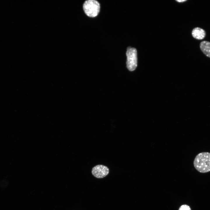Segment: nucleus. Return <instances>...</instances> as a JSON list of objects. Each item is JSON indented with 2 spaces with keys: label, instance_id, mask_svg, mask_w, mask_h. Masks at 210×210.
Here are the masks:
<instances>
[{
  "label": "nucleus",
  "instance_id": "f257e3e1",
  "mask_svg": "<svg viewBox=\"0 0 210 210\" xmlns=\"http://www.w3.org/2000/svg\"><path fill=\"white\" fill-rule=\"evenodd\" d=\"M195 168L199 172L205 173L210 171V153L203 152L198 154L193 161Z\"/></svg>",
  "mask_w": 210,
  "mask_h": 210
},
{
  "label": "nucleus",
  "instance_id": "f03ea898",
  "mask_svg": "<svg viewBox=\"0 0 210 210\" xmlns=\"http://www.w3.org/2000/svg\"><path fill=\"white\" fill-rule=\"evenodd\" d=\"M100 4L95 0H88L84 2L83 8L85 14L88 17L93 18L97 16L100 10Z\"/></svg>",
  "mask_w": 210,
  "mask_h": 210
},
{
  "label": "nucleus",
  "instance_id": "7ed1b4c3",
  "mask_svg": "<svg viewBox=\"0 0 210 210\" xmlns=\"http://www.w3.org/2000/svg\"><path fill=\"white\" fill-rule=\"evenodd\" d=\"M126 55L127 57V68L130 71H134L137 66V50L134 48L128 47L127 48Z\"/></svg>",
  "mask_w": 210,
  "mask_h": 210
},
{
  "label": "nucleus",
  "instance_id": "20e7f679",
  "mask_svg": "<svg viewBox=\"0 0 210 210\" xmlns=\"http://www.w3.org/2000/svg\"><path fill=\"white\" fill-rule=\"evenodd\" d=\"M109 170L106 166L103 165H98L92 169V173L95 177L98 178H102L108 174Z\"/></svg>",
  "mask_w": 210,
  "mask_h": 210
},
{
  "label": "nucleus",
  "instance_id": "39448f33",
  "mask_svg": "<svg viewBox=\"0 0 210 210\" xmlns=\"http://www.w3.org/2000/svg\"><path fill=\"white\" fill-rule=\"evenodd\" d=\"M192 34L193 37L196 39L200 40L203 39L205 37V31L203 29L197 27L193 29Z\"/></svg>",
  "mask_w": 210,
  "mask_h": 210
},
{
  "label": "nucleus",
  "instance_id": "423d86ee",
  "mask_svg": "<svg viewBox=\"0 0 210 210\" xmlns=\"http://www.w3.org/2000/svg\"><path fill=\"white\" fill-rule=\"evenodd\" d=\"M200 46L203 53L210 58V42L205 41H202L200 43Z\"/></svg>",
  "mask_w": 210,
  "mask_h": 210
},
{
  "label": "nucleus",
  "instance_id": "0eeeda50",
  "mask_svg": "<svg viewBox=\"0 0 210 210\" xmlns=\"http://www.w3.org/2000/svg\"><path fill=\"white\" fill-rule=\"evenodd\" d=\"M178 210H191V209L189 206L184 204L180 207Z\"/></svg>",
  "mask_w": 210,
  "mask_h": 210
},
{
  "label": "nucleus",
  "instance_id": "6e6552de",
  "mask_svg": "<svg viewBox=\"0 0 210 210\" xmlns=\"http://www.w3.org/2000/svg\"><path fill=\"white\" fill-rule=\"evenodd\" d=\"M176 1H177L178 2H183L186 1V0H176Z\"/></svg>",
  "mask_w": 210,
  "mask_h": 210
}]
</instances>
